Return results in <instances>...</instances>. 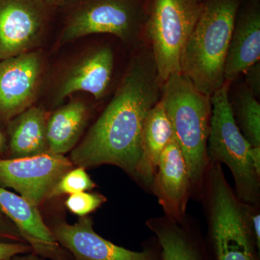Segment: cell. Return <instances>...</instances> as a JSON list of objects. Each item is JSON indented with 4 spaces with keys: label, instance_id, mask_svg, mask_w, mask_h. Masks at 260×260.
I'll return each mask as SVG.
<instances>
[{
    "label": "cell",
    "instance_id": "obj_1",
    "mask_svg": "<svg viewBox=\"0 0 260 260\" xmlns=\"http://www.w3.org/2000/svg\"><path fill=\"white\" fill-rule=\"evenodd\" d=\"M162 83L151 52L130 61L112 100L72 150L73 165L114 166L135 179L149 112L160 100Z\"/></svg>",
    "mask_w": 260,
    "mask_h": 260
},
{
    "label": "cell",
    "instance_id": "obj_2",
    "mask_svg": "<svg viewBox=\"0 0 260 260\" xmlns=\"http://www.w3.org/2000/svg\"><path fill=\"white\" fill-rule=\"evenodd\" d=\"M181 73L171 75L161 86V99L180 147L191 184V199L199 201L209 166L208 142L211 99Z\"/></svg>",
    "mask_w": 260,
    "mask_h": 260
},
{
    "label": "cell",
    "instance_id": "obj_3",
    "mask_svg": "<svg viewBox=\"0 0 260 260\" xmlns=\"http://www.w3.org/2000/svg\"><path fill=\"white\" fill-rule=\"evenodd\" d=\"M198 202L213 260H258L260 249L249 227L246 203L237 198L220 164L210 162Z\"/></svg>",
    "mask_w": 260,
    "mask_h": 260
},
{
    "label": "cell",
    "instance_id": "obj_4",
    "mask_svg": "<svg viewBox=\"0 0 260 260\" xmlns=\"http://www.w3.org/2000/svg\"><path fill=\"white\" fill-rule=\"evenodd\" d=\"M239 0H206L181 59V73L211 96L225 83V59Z\"/></svg>",
    "mask_w": 260,
    "mask_h": 260
},
{
    "label": "cell",
    "instance_id": "obj_5",
    "mask_svg": "<svg viewBox=\"0 0 260 260\" xmlns=\"http://www.w3.org/2000/svg\"><path fill=\"white\" fill-rule=\"evenodd\" d=\"M212 114L208 142L209 162L229 168L237 198L246 204L260 203V172L251 157L252 146L238 127L229 102L228 82L210 97Z\"/></svg>",
    "mask_w": 260,
    "mask_h": 260
},
{
    "label": "cell",
    "instance_id": "obj_6",
    "mask_svg": "<svg viewBox=\"0 0 260 260\" xmlns=\"http://www.w3.org/2000/svg\"><path fill=\"white\" fill-rule=\"evenodd\" d=\"M202 6L198 0H153L147 34L162 84L171 75L181 72L183 51Z\"/></svg>",
    "mask_w": 260,
    "mask_h": 260
},
{
    "label": "cell",
    "instance_id": "obj_7",
    "mask_svg": "<svg viewBox=\"0 0 260 260\" xmlns=\"http://www.w3.org/2000/svg\"><path fill=\"white\" fill-rule=\"evenodd\" d=\"M139 13L133 0H85L65 21L59 45L92 34H109L129 43L137 37Z\"/></svg>",
    "mask_w": 260,
    "mask_h": 260
},
{
    "label": "cell",
    "instance_id": "obj_8",
    "mask_svg": "<svg viewBox=\"0 0 260 260\" xmlns=\"http://www.w3.org/2000/svg\"><path fill=\"white\" fill-rule=\"evenodd\" d=\"M74 168L64 155L47 153L23 158L0 159V186L14 189L34 206L49 199L52 189Z\"/></svg>",
    "mask_w": 260,
    "mask_h": 260
},
{
    "label": "cell",
    "instance_id": "obj_9",
    "mask_svg": "<svg viewBox=\"0 0 260 260\" xmlns=\"http://www.w3.org/2000/svg\"><path fill=\"white\" fill-rule=\"evenodd\" d=\"M114 67L112 48L99 46L80 51L58 70L52 86L53 104L61 105L67 98L78 92L101 99L110 85Z\"/></svg>",
    "mask_w": 260,
    "mask_h": 260
},
{
    "label": "cell",
    "instance_id": "obj_10",
    "mask_svg": "<svg viewBox=\"0 0 260 260\" xmlns=\"http://www.w3.org/2000/svg\"><path fill=\"white\" fill-rule=\"evenodd\" d=\"M45 58L34 50L0 61V124L34 106L45 75Z\"/></svg>",
    "mask_w": 260,
    "mask_h": 260
},
{
    "label": "cell",
    "instance_id": "obj_11",
    "mask_svg": "<svg viewBox=\"0 0 260 260\" xmlns=\"http://www.w3.org/2000/svg\"><path fill=\"white\" fill-rule=\"evenodd\" d=\"M45 0H0V61L37 50L47 29Z\"/></svg>",
    "mask_w": 260,
    "mask_h": 260
},
{
    "label": "cell",
    "instance_id": "obj_12",
    "mask_svg": "<svg viewBox=\"0 0 260 260\" xmlns=\"http://www.w3.org/2000/svg\"><path fill=\"white\" fill-rule=\"evenodd\" d=\"M93 221L82 217L74 224L59 222L50 227L56 242L75 260H162L160 247L132 251L109 242L94 231Z\"/></svg>",
    "mask_w": 260,
    "mask_h": 260
},
{
    "label": "cell",
    "instance_id": "obj_13",
    "mask_svg": "<svg viewBox=\"0 0 260 260\" xmlns=\"http://www.w3.org/2000/svg\"><path fill=\"white\" fill-rule=\"evenodd\" d=\"M150 192L155 195L164 216L179 222L187 215L192 191L189 172L174 136L160 155Z\"/></svg>",
    "mask_w": 260,
    "mask_h": 260
},
{
    "label": "cell",
    "instance_id": "obj_14",
    "mask_svg": "<svg viewBox=\"0 0 260 260\" xmlns=\"http://www.w3.org/2000/svg\"><path fill=\"white\" fill-rule=\"evenodd\" d=\"M0 212L14 224L32 252L50 260H75L59 244L37 207L0 186Z\"/></svg>",
    "mask_w": 260,
    "mask_h": 260
},
{
    "label": "cell",
    "instance_id": "obj_15",
    "mask_svg": "<svg viewBox=\"0 0 260 260\" xmlns=\"http://www.w3.org/2000/svg\"><path fill=\"white\" fill-rule=\"evenodd\" d=\"M198 221L189 214L179 222L164 215L146 220L158 242L162 260H209Z\"/></svg>",
    "mask_w": 260,
    "mask_h": 260
},
{
    "label": "cell",
    "instance_id": "obj_16",
    "mask_svg": "<svg viewBox=\"0 0 260 260\" xmlns=\"http://www.w3.org/2000/svg\"><path fill=\"white\" fill-rule=\"evenodd\" d=\"M260 59V12L257 5L249 7L236 18L225 59V82L233 81Z\"/></svg>",
    "mask_w": 260,
    "mask_h": 260
},
{
    "label": "cell",
    "instance_id": "obj_17",
    "mask_svg": "<svg viewBox=\"0 0 260 260\" xmlns=\"http://www.w3.org/2000/svg\"><path fill=\"white\" fill-rule=\"evenodd\" d=\"M174 136L172 124L161 99L149 112L142 136L141 155L134 180L150 192L152 182L160 155Z\"/></svg>",
    "mask_w": 260,
    "mask_h": 260
},
{
    "label": "cell",
    "instance_id": "obj_18",
    "mask_svg": "<svg viewBox=\"0 0 260 260\" xmlns=\"http://www.w3.org/2000/svg\"><path fill=\"white\" fill-rule=\"evenodd\" d=\"M47 116L44 108L34 105L6 124L8 158H28L49 152Z\"/></svg>",
    "mask_w": 260,
    "mask_h": 260
},
{
    "label": "cell",
    "instance_id": "obj_19",
    "mask_svg": "<svg viewBox=\"0 0 260 260\" xmlns=\"http://www.w3.org/2000/svg\"><path fill=\"white\" fill-rule=\"evenodd\" d=\"M90 110L81 99H72L47 116V138L49 152L64 155L81 140L88 125Z\"/></svg>",
    "mask_w": 260,
    "mask_h": 260
},
{
    "label": "cell",
    "instance_id": "obj_20",
    "mask_svg": "<svg viewBox=\"0 0 260 260\" xmlns=\"http://www.w3.org/2000/svg\"><path fill=\"white\" fill-rule=\"evenodd\" d=\"M229 102L241 133L251 146L260 148V104L257 98L242 84Z\"/></svg>",
    "mask_w": 260,
    "mask_h": 260
},
{
    "label": "cell",
    "instance_id": "obj_21",
    "mask_svg": "<svg viewBox=\"0 0 260 260\" xmlns=\"http://www.w3.org/2000/svg\"><path fill=\"white\" fill-rule=\"evenodd\" d=\"M95 186L96 184L89 177L85 169L82 167H77L67 172L59 179L51 191L49 198L92 190Z\"/></svg>",
    "mask_w": 260,
    "mask_h": 260
},
{
    "label": "cell",
    "instance_id": "obj_22",
    "mask_svg": "<svg viewBox=\"0 0 260 260\" xmlns=\"http://www.w3.org/2000/svg\"><path fill=\"white\" fill-rule=\"evenodd\" d=\"M106 202L107 198L104 195L82 191L70 194L65 201V205L72 213L82 218L93 213Z\"/></svg>",
    "mask_w": 260,
    "mask_h": 260
},
{
    "label": "cell",
    "instance_id": "obj_23",
    "mask_svg": "<svg viewBox=\"0 0 260 260\" xmlns=\"http://www.w3.org/2000/svg\"><path fill=\"white\" fill-rule=\"evenodd\" d=\"M32 252L31 247L25 242L0 241V260H8L19 254Z\"/></svg>",
    "mask_w": 260,
    "mask_h": 260
},
{
    "label": "cell",
    "instance_id": "obj_24",
    "mask_svg": "<svg viewBox=\"0 0 260 260\" xmlns=\"http://www.w3.org/2000/svg\"><path fill=\"white\" fill-rule=\"evenodd\" d=\"M0 241L25 242L14 224L0 212Z\"/></svg>",
    "mask_w": 260,
    "mask_h": 260
},
{
    "label": "cell",
    "instance_id": "obj_25",
    "mask_svg": "<svg viewBox=\"0 0 260 260\" xmlns=\"http://www.w3.org/2000/svg\"><path fill=\"white\" fill-rule=\"evenodd\" d=\"M245 85L256 98L260 94V63L253 64L245 73Z\"/></svg>",
    "mask_w": 260,
    "mask_h": 260
},
{
    "label": "cell",
    "instance_id": "obj_26",
    "mask_svg": "<svg viewBox=\"0 0 260 260\" xmlns=\"http://www.w3.org/2000/svg\"><path fill=\"white\" fill-rule=\"evenodd\" d=\"M8 260H44V259L34 253L30 252L27 254H19Z\"/></svg>",
    "mask_w": 260,
    "mask_h": 260
},
{
    "label": "cell",
    "instance_id": "obj_27",
    "mask_svg": "<svg viewBox=\"0 0 260 260\" xmlns=\"http://www.w3.org/2000/svg\"><path fill=\"white\" fill-rule=\"evenodd\" d=\"M7 152V138L4 133L0 131V159L4 158Z\"/></svg>",
    "mask_w": 260,
    "mask_h": 260
},
{
    "label": "cell",
    "instance_id": "obj_28",
    "mask_svg": "<svg viewBox=\"0 0 260 260\" xmlns=\"http://www.w3.org/2000/svg\"><path fill=\"white\" fill-rule=\"evenodd\" d=\"M47 3H62V2L67 1V0H45Z\"/></svg>",
    "mask_w": 260,
    "mask_h": 260
},
{
    "label": "cell",
    "instance_id": "obj_29",
    "mask_svg": "<svg viewBox=\"0 0 260 260\" xmlns=\"http://www.w3.org/2000/svg\"><path fill=\"white\" fill-rule=\"evenodd\" d=\"M198 1H200V0H198Z\"/></svg>",
    "mask_w": 260,
    "mask_h": 260
}]
</instances>
